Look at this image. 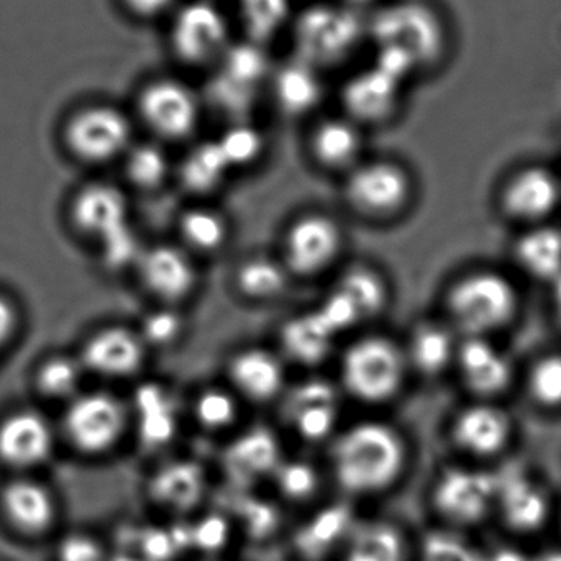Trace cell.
<instances>
[{"instance_id":"cell-1","label":"cell","mask_w":561,"mask_h":561,"mask_svg":"<svg viewBox=\"0 0 561 561\" xmlns=\"http://www.w3.org/2000/svg\"><path fill=\"white\" fill-rule=\"evenodd\" d=\"M332 471L346 493L369 496L391 488L408 463V445L382 421L350 425L333 438Z\"/></svg>"},{"instance_id":"cell-2","label":"cell","mask_w":561,"mask_h":561,"mask_svg":"<svg viewBox=\"0 0 561 561\" xmlns=\"http://www.w3.org/2000/svg\"><path fill=\"white\" fill-rule=\"evenodd\" d=\"M409 373L404 348L391 336L366 333L343 350V391L363 404H386L401 392Z\"/></svg>"},{"instance_id":"cell-3","label":"cell","mask_w":561,"mask_h":561,"mask_svg":"<svg viewBox=\"0 0 561 561\" xmlns=\"http://www.w3.org/2000/svg\"><path fill=\"white\" fill-rule=\"evenodd\" d=\"M451 322L465 336H491L513 322L519 294L513 280L491 270L455 280L447 296Z\"/></svg>"},{"instance_id":"cell-4","label":"cell","mask_w":561,"mask_h":561,"mask_svg":"<svg viewBox=\"0 0 561 561\" xmlns=\"http://www.w3.org/2000/svg\"><path fill=\"white\" fill-rule=\"evenodd\" d=\"M366 32L378 49L401 53L415 69L434 62L444 49L440 20L424 3L405 0L382 7L369 20Z\"/></svg>"},{"instance_id":"cell-5","label":"cell","mask_w":561,"mask_h":561,"mask_svg":"<svg viewBox=\"0 0 561 561\" xmlns=\"http://www.w3.org/2000/svg\"><path fill=\"white\" fill-rule=\"evenodd\" d=\"M414 194V183L402 164L391 160L359 161L346 173L343 196L363 219L386 222L398 219Z\"/></svg>"},{"instance_id":"cell-6","label":"cell","mask_w":561,"mask_h":561,"mask_svg":"<svg viewBox=\"0 0 561 561\" xmlns=\"http://www.w3.org/2000/svg\"><path fill=\"white\" fill-rule=\"evenodd\" d=\"M366 25L356 10L343 5L310 7L297 16L294 43L297 59L316 66L335 65L355 51Z\"/></svg>"},{"instance_id":"cell-7","label":"cell","mask_w":561,"mask_h":561,"mask_svg":"<svg viewBox=\"0 0 561 561\" xmlns=\"http://www.w3.org/2000/svg\"><path fill=\"white\" fill-rule=\"evenodd\" d=\"M345 245V233L329 214L306 213L287 226L279 259L290 276L322 275L332 268Z\"/></svg>"},{"instance_id":"cell-8","label":"cell","mask_w":561,"mask_h":561,"mask_svg":"<svg viewBox=\"0 0 561 561\" xmlns=\"http://www.w3.org/2000/svg\"><path fill=\"white\" fill-rule=\"evenodd\" d=\"M389 302V284L379 270L353 265L335 280L317 309L339 335L385 312Z\"/></svg>"},{"instance_id":"cell-9","label":"cell","mask_w":561,"mask_h":561,"mask_svg":"<svg viewBox=\"0 0 561 561\" xmlns=\"http://www.w3.org/2000/svg\"><path fill=\"white\" fill-rule=\"evenodd\" d=\"M128 425V409L108 392L76 396L66 412L69 442L85 455H102L117 447Z\"/></svg>"},{"instance_id":"cell-10","label":"cell","mask_w":561,"mask_h":561,"mask_svg":"<svg viewBox=\"0 0 561 561\" xmlns=\"http://www.w3.org/2000/svg\"><path fill=\"white\" fill-rule=\"evenodd\" d=\"M171 46L181 61L204 66L220 61L230 46L227 16L210 2L187 3L171 26Z\"/></svg>"},{"instance_id":"cell-11","label":"cell","mask_w":561,"mask_h":561,"mask_svg":"<svg viewBox=\"0 0 561 561\" xmlns=\"http://www.w3.org/2000/svg\"><path fill=\"white\" fill-rule=\"evenodd\" d=\"M66 140L81 160L105 163L124 157L131 147L130 121L111 105H92L69 121Z\"/></svg>"},{"instance_id":"cell-12","label":"cell","mask_w":561,"mask_h":561,"mask_svg":"<svg viewBox=\"0 0 561 561\" xmlns=\"http://www.w3.org/2000/svg\"><path fill=\"white\" fill-rule=\"evenodd\" d=\"M141 121L157 137L180 141L196 131L201 104L193 89L174 79L150 82L138 98Z\"/></svg>"},{"instance_id":"cell-13","label":"cell","mask_w":561,"mask_h":561,"mask_svg":"<svg viewBox=\"0 0 561 561\" xmlns=\"http://www.w3.org/2000/svg\"><path fill=\"white\" fill-rule=\"evenodd\" d=\"M135 266L147 293L164 306H178L199 286L196 262L183 245L144 247Z\"/></svg>"},{"instance_id":"cell-14","label":"cell","mask_w":561,"mask_h":561,"mask_svg":"<svg viewBox=\"0 0 561 561\" xmlns=\"http://www.w3.org/2000/svg\"><path fill=\"white\" fill-rule=\"evenodd\" d=\"M284 394V419L302 440L330 438L340 415L339 391L330 382L307 379Z\"/></svg>"},{"instance_id":"cell-15","label":"cell","mask_w":561,"mask_h":561,"mask_svg":"<svg viewBox=\"0 0 561 561\" xmlns=\"http://www.w3.org/2000/svg\"><path fill=\"white\" fill-rule=\"evenodd\" d=\"M150 350L137 329L107 327L89 339L82 350L85 369L104 378L125 379L138 375L147 363Z\"/></svg>"},{"instance_id":"cell-16","label":"cell","mask_w":561,"mask_h":561,"mask_svg":"<svg viewBox=\"0 0 561 561\" xmlns=\"http://www.w3.org/2000/svg\"><path fill=\"white\" fill-rule=\"evenodd\" d=\"M229 388L240 399L252 402L276 401L286 392V366L275 350L245 346L227 365Z\"/></svg>"},{"instance_id":"cell-17","label":"cell","mask_w":561,"mask_h":561,"mask_svg":"<svg viewBox=\"0 0 561 561\" xmlns=\"http://www.w3.org/2000/svg\"><path fill=\"white\" fill-rule=\"evenodd\" d=\"M220 68L222 75L217 79V101L226 111L236 114L237 122L243 121L240 111L250 104L253 91L270 71L265 49L255 42L230 45L220 58Z\"/></svg>"},{"instance_id":"cell-18","label":"cell","mask_w":561,"mask_h":561,"mask_svg":"<svg viewBox=\"0 0 561 561\" xmlns=\"http://www.w3.org/2000/svg\"><path fill=\"white\" fill-rule=\"evenodd\" d=\"M455 366L467 388L481 398L501 394L514 378L513 362L491 336H465L458 345Z\"/></svg>"},{"instance_id":"cell-19","label":"cell","mask_w":561,"mask_h":561,"mask_svg":"<svg viewBox=\"0 0 561 561\" xmlns=\"http://www.w3.org/2000/svg\"><path fill=\"white\" fill-rule=\"evenodd\" d=\"M435 504L448 519L474 523L496 500L494 478L467 468H451L435 484Z\"/></svg>"},{"instance_id":"cell-20","label":"cell","mask_w":561,"mask_h":561,"mask_svg":"<svg viewBox=\"0 0 561 561\" xmlns=\"http://www.w3.org/2000/svg\"><path fill=\"white\" fill-rule=\"evenodd\" d=\"M401 82L373 68L353 76L343 88L342 101L346 115L355 124L378 125L394 115L399 104Z\"/></svg>"},{"instance_id":"cell-21","label":"cell","mask_w":561,"mask_h":561,"mask_svg":"<svg viewBox=\"0 0 561 561\" xmlns=\"http://www.w3.org/2000/svg\"><path fill=\"white\" fill-rule=\"evenodd\" d=\"M561 183L559 178L542 167H527L517 171L503 191V207L514 219L537 224L547 219L559 207Z\"/></svg>"},{"instance_id":"cell-22","label":"cell","mask_w":561,"mask_h":561,"mask_svg":"<svg viewBox=\"0 0 561 561\" xmlns=\"http://www.w3.org/2000/svg\"><path fill=\"white\" fill-rule=\"evenodd\" d=\"M451 432L458 447L468 454L493 457L506 448L513 424L503 409L491 402H478L468 405L455 417Z\"/></svg>"},{"instance_id":"cell-23","label":"cell","mask_w":561,"mask_h":561,"mask_svg":"<svg viewBox=\"0 0 561 561\" xmlns=\"http://www.w3.org/2000/svg\"><path fill=\"white\" fill-rule=\"evenodd\" d=\"M53 445L51 425L38 412H16L0 425V458L13 467L43 463L51 454Z\"/></svg>"},{"instance_id":"cell-24","label":"cell","mask_w":561,"mask_h":561,"mask_svg":"<svg viewBox=\"0 0 561 561\" xmlns=\"http://www.w3.org/2000/svg\"><path fill=\"white\" fill-rule=\"evenodd\" d=\"M72 217L82 232L104 243L128 229V203L125 194L111 184H91L76 197Z\"/></svg>"},{"instance_id":"cell-25","label":"cell","mask_w":561,"mask_h":561,"mask_svg":"<svg viewBox=\"0 0 561 561\" xmlns=\"http://www.w3.org/2000/svg\"><path fill=\"white\" fill-rule=\"evenodd\" d=\"M339 336L316 307L283 323L279 330L280 356L297 365H319L330 355Z\"/></svg>"},{"instance_id":"cell-26","label":"cell","mask_w":561,"mask_h":561,"mask_svg":"<svg viewBox=\"0 0 561 561\" xmlns=\"http://www.w3.org/2000/svg\"><path fill=\"white\" fill-rule=\"evenodd\" d=\"M310 151L317 163L330 171H346L362 161L359 125L348 117L325 118L313 128Z\"/></svg>"},{"instance_id":"cell-27","label":"cell","mask_w":561,"mask_h":561,"mask_svg":"<svg viewBox=\"0 0 561 561\" xmlns=\"http://www.w3.org/2000/svg\"><path fill=\"white\" fill-rule=\"evenodd\" d=\"M458 345L460 342L448 323L425 320L414 327L402 348L409 369H417L425 376H437L455 365Z\"/></svg>"},{"instance_id":"cell-28","label":"cell","mask_w":561,"mask_h":561,"mask_svg":"<svg viewBox=\"0 0 561 561\" xmlns=\"http://www.w3.org/2000/svg\"><path fill=\"white\" fill-rule=\"evenodd\" d=\"M279 442L270 428L252 427L236 438L226 454L227 470L239 481L275 473L280 461Z\"/></svg>"},{"instance_id":"cell-29","label":"cell","mask_w":561,"mask_h":561,"mask_svg":"<svg viewBox=\"0 0 561 561\" xmlns=\"http://www.w3.org/2000/svg\"><path fill=\"white\" fill-rule=\"evenodd\" d=\"M273 94L279 108L289 115H306L322 101L319 69L302 59L280 66L273 81Z\"/></svg>"},{"instance_id":"cell-30","label":"cell","mask_w":561,"mask_h":561,"mask_svg":"<svg viewBox=\"0 0 561 561\" xmlns=\"http://www.w3.org/2000/svg\"><path fill=\"white\" fill-rule=\"evenodd\" d=\"M206 488L203 468L190 460L163 465L151 480V496L160 506L186 511L199 503Z\"/></svg>"},{"instance_id":"cell-31","label":"cell","mask_w":561,"mask_h":561,"mask_svg":"<svg viewBox=\"0 0 561 561\" xmlns=\"http://www.w3.org/2000/svg\"><path fill=\"white\" fill-rule=\"evenodd\" d=\"M289 280L290 273L278 256L255 253L247 256L237 266V290L252 302H272L279 299L286 293Z\"/></svg>"},{"instance_id":"cell-32","label":"cell","mask_w":561,"mask_h":561,"mask_svg":"<svg viewBox=\"0 0 561 561\" xmlns=\"http://www.w3.org/2000/svg\"><path fill=\"white\" fill-rule=\"evenodd\" d=\"M2 503L7 517L23 533H43L55 517L51 494L33 481L9 484L3 491Z\"/></svg>"},{"instance_id":"cell-33","label":"cell","mask_w":561,"mask_h":561,"mask_svg":"<svg viewBox=\"0 0 561 561\" xmlns=\"http://www.w3.org/2000/svg\"><path fill=\"white\" fill-rule=\"evenodd\" d=\"M230 168L217 140L203 141L187 151L180 164V181L184 190L196 196L216 193L227 178Z\"/></svg>"},{"instance_id":"cell-34","label":"cell","mask_w":561,"mask_h":561,"mask_svg":"<svg viewBox=\"0 0 561 561\" xmlns=\"http://www.w3.org/2000/svg\"><path fill=\"white\" fill-rule=\"evenodd\" d=\"M516 260L527 275L553 283L561 275V230L550 226L527 230L516 243Z\"/></svg>"},{"instance_id":"cell-35","label":"cell","mask_w":561,"mask_h":561,"mask_svg":"<svg viewBox=\"0 0 561 561\" xmlns=\"http://www.w3.org/2000/svg\"><path fill=\"white\" fill-rule=\"evenodd\" d=\"M181 245L193 255H214L227 245L230 226L227 217L207 206L191 207L178 220Z\"/></svg>"},{"instance_id":"cell-36","label":"cell","mask_w":561,"mask_h":561,"mask_svg":"<svg viewBox=\"0 0 561 561\" xmlns=\"http://www.w3.org/2000/svg\"><path fill=\"white\" fill-rule=\"evenodd\" d=\"M496 500H500L504 517L519 530H534L542 526L547 517V501L542 491L520 477L494 480Z\"/></svg>"},{"instance_id":"cell-37","label":"cell","mask_w":561,"mask_h":561,"mask_svg":"<svg viewBox=\"0 0 561 561\" xmlns=\"http://www.w3.org/2000/svg\"><path fill=\"white\" fill-rule=\"evenodd\" d=\"M135 404L144 444L148 447L168 444L176 432V415L170 396L158 386H148L138 392Z\"/></svg>"},{"instance_id":"cell-38","label":"cell","mask_w":561,"mask_h":561,"mask_svg":"<svg viewBox=\"0 0 561 561\" xmlns=\"http://www.w3.org/2000/svg\"><path fill=\"white\" fill-rule=\"evenodd\" d=\"M405 547L398 529L385 523L356 527L348 537L343 561H404Z\"/></svg>"},{"instance_id":"cell-39","label":"cell","mask_w":561,"mask_h":561,"mask_svg":"<svg viewBox=\"0 0 561 561\" xmlns=\"http://www.w3.org/2000/svg\"><path fill=\"white\" fill-rule=\"evenodd\" d=\"M239 414L240 398L229 386H207L194 398V419L206 431L220 432L233 427Z\"/></svg>"},{"instance_id":"cell-40","label":"cell","mask_w":561,"mask_h":561,"mask_svg":"<svg viewBox=\"0 0 561 561\" xmlns=\"http://www.w3.org/2000/svg\"><path fill=\"white\" fill-rule=\"evenodd\" d=\"M125 173L128 181L140 191H154L170 176L171 163L167 151L157 144H138L128 148Z\"/></svg>"},{"instance_id":"cell-41","label":"cell","mask_w":561,"mask_h":561,"mask_svg":"<svg viewBox=\"0 0 561 561\" xmlns=\"http://www.w3.org/2000/svg\"><path fill=\"white\" fill-rule=\"evenodd\" d=\"M240 13L252 42L263 45L289 22L290 0H240Z\"/></svg>"},{"instance_id":"cell-42","label":"cell","mask_w":561,"mask_h":561,"mask_svg":"<svg viewBox=\"0 0 561 561\" xmlns=\"http://www.w3.org/2000/svg\"><path fill=\"white\" fill-rule=\"evenodd\" d=\"M220 150L226 154L230 168H249L265 153V137L262 131L247 121L233 122L217 138Z\"/></svg>"},{"instance_id":"cell-43","label":"cell","mask_w":561,"mask_h":561,"mask_svg":"<svg viewBox=\"0 0 561 561\" xmlns=\"http://www.w3.org/2000/svg\"><path fill=\"white\" fill-rule=\"evenodd\" d=\"M137 332L140 333L148 350L168 348L183 339L186 322L176 306L161 304L157 309L145 313L144 322Z\"/></svg>"},{"instance_id":"cell-44","label":"cell","mask_w":561,"mask_h":561,"mask_svg":"<svg viewBox=\"0 0 561 561\" xmlns=\"http://www.w3.org/2000/svg\"><path fill=\"white\" fill-rule=\"evenodd\" d=\"M529 392L543 408H561V353L542 356L530 369Z\"/></svg>"},{"instance_id":"cell-45","label":"cell","mask_w":561,"mask_h":561,"mask_svg":"<svg viewBox=\"0 0 561 561\" xmlns=\"http://www.w3.org/2000/svg\"><path fill=\"white\" fill-rule=\"evenodd\" d=\"M82 369L84 366L76 359H51L39 373V388L55 398H71L81 385Z\"/></svg>"},{"instance_id":"cell-46","label":"cell","mask_w":561,"mask_h":561,"mask_svg":"<svg viewBox=\"0 0 561 561\" xmlns=\"http://www.w3.org/2000/svg\"><path fill=\"white\" fill-rule=\"evenodd\" d=\"M276 481L284 496L290 500H304L317 488V471L307 461H279L275 470Z\"/></svg>"},{"instance_id":"cell-47","label":"cell","mask_w":561,"mask_h":561,"mask_svg":"<svg viewBox=\"0 0 561 561\" xmlns=\"http://www.w3.org/2000/svg\"><path fill=\"white\" fill-rule=\"evenodd\" d=\"M59 561H101V549L88 537H69L59 547Z\"/></svg>"},{"instance_id":"cell-48","label":"cell","mask_w":561,"mask_h":561,"mask_svg":"<svg viewBox=\"0 0 561 561\" xmlns=\"http://www.w3.org/2000/svg\"><path fill=\"white\" fill-rule=\"evenodd\" d=\"M197 542L204 549H216L226 539V524L220 519H207L197 527Z\"/></svg>"},{"instance_id":"cell-49","label":"cell","mask_w":561,"mask_h":561,"mask_svg":"<svg viewBox=\"0 0 561 561\" xmlns=\"http://www.w3.org/2000/svg\"><path fill=\"white\" fill-rule=\"evenodd\" d=\"M124 3L135 15L153 19L168 12L173 7L174 0H124Z\"/></svg>"},{"instance_id":"cell-50","label":"cell","mask_w":561,"mask_h":561,"mask_svg":"<svg viewBox=\"0 0 561 561\" xmlns=\"http://www.w3.org/2000/svg\"><path fill=\"white\" fill-rule=\"evenodd\" d=\"M16 317L15 309L9 300L0 297V346L5 345L12 336L13 330H15Z\"/></svg>"},{"instance_id":"cell-51","label":"cell","mask_w":561,"mask_h":561,"mask_svg":"<svg viewBox=\"0 0 561 561\" xmlns=\"http://www.w3.org/2000/svg\"><path fill=\"white\" fill-rule=\"evenodd\" d=\"M553 307H556L557 316L561 319V275L553 280Z\"/></svg>"},{"instance_id":"cell-52","label":"cell","mask_w":561,"mask_h":561,"mask_svg":"<svg viewBox=\"0 0 561 561\" xmlns=\"http://www.w3.org/2000/svg\"><path fill=\"white\" fill-rule=\"evenodd\" d=\"M373 0H343V5L348 7V9H359V7L368 5Z\"/></svg>"},{"instance_id":"cell-53","label":"cell","mask_w":561,"mask_h":561,"mask_svg":"<svg viewBox=\"0 0 561 561\" xmlns=\"http://www.w3.org/2000/svg\"><path fill=\"white\" fill-rule=\"evenodd\" d=\"M536 561H561V550H559V552L543 553V556L539 557Z\"/></svg>"},{"instance_id":"cell-54","label":"cell","mask_w":561,"mask_h":561,"mask_svg":"<svg viewBox=\"0 0 561 561\" xmlns=\"http://www.w3.org/2000/svg\"><path fill=\"white\" fill-rule=\"evenodd\" d=\"M497 561H523L517 556H504L501 557V559H497Z\"/></svg>"}]
</instances>
